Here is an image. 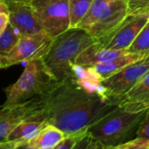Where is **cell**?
Instances as JSON below:
<instances>
[{
  "label": "cell",
  "instance_id": "obj_1",
  "mask_svg": "<svg viewBox=\"0 0 149 149\" xmlns=\"http://www.w3.org/2000/svg\"><path fill=\"white\" fill-rule=\"evenodd\" d=\"M40 99L47 124L54 125L66 135L87 129L118 106L96 94L86 92L72 80L56 83L40 96Z\"/></svg>",
  "mask_w": 149,
  "mask_h": 149
},
{
  "label": "cell",
  "instance_id": "obj_2",
  "mask_svg": "<svg viewBox=\"0 0 149 149\" xmlns=\"http://www.w3.org/2000/svg\"><path fill=\"white\" fill-rule=\"evenodd\" d=\"M97 40L86 31L74 27L54 37L40 58L44 67L51 77L61 83L72 78V68L77 56Z\"/></svg>",
  "mask_w": 149,
  "mask_h": 149
},
{
  "label": "cell",
  "instance_id": "obj_3",
  "mask_svg": "<svg viewBox=\"0 0 149 149\" xmlns=\"http://www.w3.org/2000/svg\"><path fill=\"white\" fill-rule=\"evenodd\" d=\"M145 111L132 112L116 106L90 125L88 132L95 141L104 145L124 143L126 137L137 131Z\"/></svg>",
  "mask_w": 149,
  "mask_h": 149
},
{
  "label": "cell",
  "instance_id": "obj_4",
  "mask_svg": "<svg viewBox=\"0 0 149 149\" xmlns=\"http://www.w3.org/2000/svg\"><path fill=\"white\" fill-rule=\"evenodd\" d=\"M56 83L40 59L28 61L17 82L4 90L6 101L2 106L19 104L40 97L50 91Z\"/></svg>",
  "mask_w": 149,
  "mask_h": 149
},
{
  "label": "cell",
  "instance_id": "obj_5",
  "mask_svg": "<svg viewBox=\"0 0 149 149\" xmlns=\"http://www.w3.org/2000/svg\"><path fill=\"white\" fill-rule=\"evenodd\" d=\"M127 16V0H93L77 27L86 31L97 40L118 27Z\"/></svg>",
  "mask_w": 149,
  "mask_h": 149
},
{
  "label": "cell",
  "instance_id": "obj_6",
  "mask_svg": "<svg viewBox=\"0 0 149 149\" xmlns=\"http://www.w3.org/2000/svg\"><path fill=\"white\" fill-rule=\"evenodd\" d=\"M149 70V54L128 64L112 76L102 80V86L109 102L118 105L125 95Z\"/></svg>",
  "mask_w": 149,
  "mask_h": 149
},
{
  "label": "cell",
  "instance_id": "obj_7",
  "mask_svg": "<svg viewBox=\"0 0 149 149\" xmlns=\"http://www.w3.org/2000/svg\"><path fill=\"white\" fill-rule=\"evenodd\" d=\"M45 32L51 37L64 33L70 28L68 0H31Z\"/></svg>",
  "mask_w": 149,
  "mask_h": 149
},
{
  "label": "cell",
  "instance_id": "obj_8",
  "mask_svg": "<svg viewBox=\"0 0 149 149\" xmlns=\"http://www.w3.org/2000/svg\"><path fill=\"white\" fill-rule=\"evenodd\" d=\"M53 39L45 31L22 35L14 47L3 59L2 68L40 59L47 51Z\"/></svg>",
  "mask_w": 149,
  "mask_h": 149
},
{
  "label": "cell",
  "instance_id": "obj_9",
  "mask_svg": "<svg viewBox=\"0 0 149 149\" xmlns=\"http://www.w3.org/2000/svg\"><path fill=\"white\" fill-rule=\"evenodd\" d=\"M149 13L128 15L113 31L97 40V44L104 49L126 51L148 20Z\"/></svg>",
  "mask_w": 149,
  "mask_h": 149
},
{
  "label": "cell",
  "instance_id": "obj_10",
  "mask_svg": "<svg viewBox=\"0 0 149 149\" xmlns=\"http://www.w3.org/2000/svg\"><path fill=\"white\" fill-rule=\"evenodd\" d=\"M38 117H43L40 97H35L19 104L1 106L0 141L6 140L9 133L24 120Z\"/></svg>",
  "mask_w": 149,
  "mask_h": 149
},
{
  "label": "cell",
  "instance_id": "obj_11",
  "mask_svg": "<svg viewBox=\"0 0 149 149\" xmlns=\"http://www.w3.org/2000/svg\"><path fill=\"white\" fill-rule=\"evenodd\" d=\"M9 24L21 35L34 34L44 31L42 25L29 2L7 3Z\"/></svg>",
  "mask_w": 149,
  "mask_h": 149
},
{
  "label": "cell",
  "instance_id": "obj_12",
  "mask_svg": "<svg viewBox=\"0 0 149 149\" xmlns=\"http://www.w3.org/2000/svg\"><path fill=\"white\" fill-rule=\"evenodd\" d=\"M118 106L132 112L149 108V70L118 103Z\"/></svg>",
  "mask_w": 149,
  "mask_h": 149
},
{
  "label": "cell",
  "instance_id": "obj_13",
  "mask_svg": "<svg viewBox=\"0 0 149 149\" xmlns=\"http://www.w3.org/2000/svg\"><path fill=\"white\" fill-rule=\"evenodd\" d=\"M72 80L81 89L91 94H96L108 101L104 90L102 86V78L92 67H84L74 64L72 68ZM109 102V101H108ZM111 103V102H110Z\"/></svg>",
  "mask_w": 149,
  "mask_h": 149
},
{
  "label": "cell",
  "instance_id": "obj_14",
  "mask_svg": "<svg viewBox=\"0 0 149 149\" xmlns=\"http://www.w3.org/2000/svg\"><path fill=\"white\" fill-rule=\"evenodd\" d=\"M125 53L127 52L102 48L97 44V42H95L85 48L77 56L76 64L84 67H94L96 65L112 61Z\"/></svg>",
  "mask_w": 149,
  "mask_h": 149
},
{
  "label": "cell",
  "instance_id": "obj_15",
  "mask_svg": "<svg viewBox=\"0 0 149 149\" xmlns=\"http://www.w3.org/2000/svg\"><path fill=\"white\" fill-rule=\"evenodd\" d=\"M47 124L43 117L24 120L19 124L6 137L9 141H28L33 139Z\"/></svg>",
  "mask_w": 149,
  "mask_h": 149
},
{
  "label": "cell",
  "instance_id": "obj_16",
  "mask_svg": "<svg viewBox=\"0 0 149 149\" xmlns=\"http://www.w3.org/2000/svg\"><path fill=\"white\" fill-rule=\"evenodd\" d=\"M66 136L67 135L59 128L53 125L46 124L38 134L28 141L39 149H53L60 144Z\"/></svg>",
  "mask_w": 149,
  "mask_h": 149
},
{
  "label": "cell",
  "instance_id": "obj_17",
  "mask_svg": "<svg viewBox=\"0 0 149 149\" xmlns=\"http://www.w3.org/2000/svg\"><path fill=\"white\" fill-rule=\"evenodd\" d=\"M143 56L144 55H142V54L125 53L112 61L96 65L92 68H94V70L97 72L98 76L102 78V80H104V79L112 76L113 74L117 73L118 71H119L121 68L127 66L128 64L142 58Z\"/></svg>",
  "mask_w": 149,
  "mask_h": 149
},
{
  "label": "cell",
  "instance_id": "obj_18",
  "mask_svg": "<svg viewBox=\"0 0 149 149\" xmlns=\"http://www.w3.org/2000/svg\"><path fill=\"white\" fill-rule=\"evenodd\" d=\"M93 0H68L70 28L77 27L88 13Z\"/></svg>",
  "mask_w": 149,
  "mask_h": 149
},
{
  "label": "cell",
  "instance_id": "obj_19",
  "mask_svg": "<svg viewBox=\"0 0 149 149\" xmlns=\"http://www.w3.org/2000/svg\"><path fill=\"white\" fill-rule=\"evenodd\" d=\"M126 52L142 55L149 54V19L135 37Z\"/></svg>",
  "mask_w": 149,
  "mask_h": 149
},
{
  "label": "cell",
  "instance_id": "obj_20",
  "mask_svg": "<svg viewBox=\"0 0 149 149\" xmlns=\"http://www.w3.org/2000/svg\"><path fill=\"white\" fill-rule=\"evenodd\" d=\"M22 35L8 24L6 30L0 35V55L5 58L14 47Z\"/></svg>",
  "mask_w": 149,
  "mask_h": 149
},
{
  "label": "cell",
  "instance_id": "obj_21",
  "mask_svg": "<svg viewBox=\"0 0 149 149\" xmlns=\"http://www.w3.org/2000/svg\"><path fill=\"white\" fill-rule=\"evenodd\" d=\"M128 15L149 13V0H127Z\"/></svg>",
  "mask_w": 149,
  "mask_h": 149
},
{
  "label": "cell",
  "instance_id": "obj_22",
  "mask_svg": "<svg viewBox=\"0 0 149 149\" xmlns=\"http://www.w3.org/2000/svg\"><path fill=\"white\" fill-rule=\"evenodd\" d=\"M136 138H140L149 141V108L145 111V114L136 131Z\"/></svg>",
  "mask_w": 149,
  "mask_h": 149
},
{
  "label": "cell",
  "instance_id": "obj_23",
  "mask_svg": "<svg viewBox=\"0 0 149 149\" xmlns=\"http://www.w3.org/2000/svg\"><path fill=\"white\" fill-rule=\"evenodd\" d=\"M88 129V128H87ZM85 129V130H87ZM80 131L78 132L73 133V134H68L66 136V138L60 143L58 144L54 149H73V147L76 145V143L77 142V140L79 139L80 136L83 134V132L85 131Z\"/></svg>",
  "mask_w": 149,
  "mask_h": 149
},
{
  "label": "cell",
  "instance_id": "obj_24",
  "mask_svg": "<svg viewBox=\"0 0 149 149\" xmlns=\"http://www.w3.org/2000/svg\"><path fill=\"white\" fill-rule=\"evenodd\" d=\"M94 139L88 132V129L85 130L80 136L79 139L73 147V149H94Z\"/></svg>",
  "mask_w": 149,
  "mask_h": 149
},
{
  "label": "cell",
  "instance_id": "obj_25",
  "mask_svg": "<svg viewBox=\"0 0 149 149\" xmlns=\"http://www.w3.org/2000/svg\"><path fill=\"white\" fill-rule=\"evenodd\" d=\"M123 149H149V141L135 138L123 143Z\"/></svg>",
  "mask_w": 149,
  "mask_h": 149
},
{
  "label": "cell",
  "instance_id": "obj_26",
  "mask_svg": "<svg viewBox=\"0 0 149 149\" xmlns=\"http://www.w3.org/2000/svg\"><path fill=\"white\" fill-rule=\"evenodd\" d=\"M9 24V15L6 13H0V35L6 30Z\"/></svg>",
  "mask_w": 149,
  "mask_h": 149
},
{
  "label": "cell",
  "instance_id": "obj_27",
  "mask_svg": "<svg viewBox=\"0 0 149 149\" xmlns=\"http://www.w3.org/2000/svg\"><path fill=\"white\" fill-rule=\"evenodd\" d=\"M13 149H39L29 141H15Z\"/></svg>",
  "mask_w": 149,
  "mask_h": 149
},
{
  "label": "cell",
  "instance_id": "obj_28",
  "mask_svg": "<svg viewBox=\"0 0 149 149\" xmlns=\"http://www.w3.org/2000/svg\"><path fill=\"white\" fill-rule=\"evenodd\" d=\"M94 149H123V143L118 145H104L95 141Z\"/></svg>",
  "mask_w": 149,
  "mask_h": 149
},
{
  "label": "cell",
  "instance_id": "obj_29",
  "mask_svg": "<svg viewBox=\"0 0 149 149\" xmlns=\"http://www.w3.org/2000/svg\"><path fill=\"white\" fill-rule=\"evenodd\" d=\"M15 141L3 140L0 141V149H13Z\"/></svg>",
  "mask_w": 149,
  "mask_h": 149
},
{
  "label": "cell",
  "instance_id": "obj_30",
  "mask_svg": "<svg viewBox=\"0 0 149 149\" xmlns=\"http://www.w3.org/2000/svg\"><path fill=\"white\" fill-rule=\"evenodd\" d=\"M9 12V9H8V6L6 2L2 1V0H0V13H8Z\"/></svg>",
  "mask_w": 149,
  "mask_h": 149
},
{
  "label": "cell",
  "instance_id": "obj_31",
  "mask_svg": "<svg viewBox=\"0 0 149 149\" xmlns=\"http://www.w3.org/2000/svg\"><path fill=\"white\" fill-rule=\"evenodd\" d=\"M2 1L7 3H14V2H30L31 0H2Z\"/></svg>",
  "mask_w": 149,
  "mask_h": 149
},
{
  "label": "cell",
  "instance_id": "obj_32",
  "mask_svg": "<svg viewBox=\"0 0 149 149\" xmlns=\"http://www.w3.org/2000/svg\"><path fill=\"white\" fill-rule=\"evenodd\" d=\"M3 57L0 55V68H2V67H3Z\"/></svg>",
  "mask_w": 149,
  "mask_h": 149
},
{
  "label": "cell",
  "instance_id": "obj_33",
  "mask_svg": "<svg viewBox=\"0 0 149 149\" xmlns=\"http://www.w3.org/2000/svg\"><path fill=\"white\" fill-rule=\"evenodd\" d=\"M0 111H1V107H0Z\"/></svg>",
  "mask_w": 149,
  "mask_h": 149
},
{
  "label": "cell",
  "instance_id": "obj_34",
  "mask_svg": "<svg viewBox=\"0 0 149 149\" xmlns=\"http://www.w3.org/2000/svg\"><path fill=\"white\" fill-rule=\"evenodd\" d=\"M148 19H149V15H148Z\"/></svg>",
  "mask_w": 149,
  "mask_h": 149
},
{
  "label": "cell",
  "instance_id": "obj_35",
  "mask_svg": "<svg viewBox=\"0 0 149 149\" xmlns=\"http://www.w3.org/2000/svg\"><path fill=\"white\" fill-rule=\"evenodd\" d=\"M53 149H54V148H53Z\"/></svg>",
  "mask_w": 149,
  "mask_h": 149
}]
</instances>
